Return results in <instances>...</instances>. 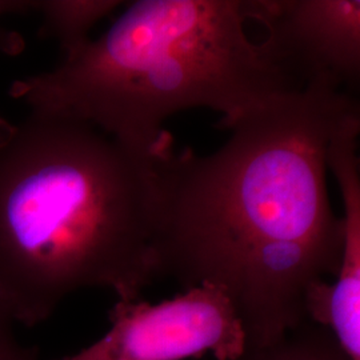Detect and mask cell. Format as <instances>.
Instances as JSON below:
<instances>
[{
  "mask_svg": "<svg viewBox=\"0 0 360 360\" xmlns=\"http://www.w3.org/2000/svg\"><path fill=\"white\" fill-rule=\"evenodd\" d=\"M245 11L266 30L262 51L300 89L358 87L359 0H245Z\"/></svg>",
  "mask_w": 360,
  "mask_h": 360,
  "instance_id": "5",
  "label": "cell"
},
{
  "mask_svg": "<svg viewBox=\"0 0 360 360\" xmlns=\"http://www.w3.org/2000/svg\"><path fill=\"white\" fill-rule=\"evenodd\" d=\"M32 13V0H0V22L7 15H27ZM26 50V39L0 23V55L18 56Z\"/></svg>",
  "mask_w": 360,
  "mask_h": 360,
  "instance_id": "9",
  "label": "cell"
},
{
  "mask_svg": "<svg viewBox=\"0 0 360 360\" xmlns=\"http://www.w3.org/2000/svg\"><path fill=\"white\" fill-rule=\"evenodd\" d=\"M245 22V0H139L102 37L8 94L31 112L87 123L159 160L172 151L163 124L176 112L207 107L226 129L303 90L251 41Z\"/></svg>",
  "mask_w": 360,
  "mask_h": 360,
  "instance_id": "3",
  "label": "cell"
},
{
  "mask_svg": "<svg viewBox=\"0 0 360 360\" xmlns=\"http://www.w3.org/2000/svg\"><path fill=\"white\" fill-rule=\"evenodd\" d=\"M355 110L346 91L307 86L232 122L217 153L171 151L156 163L162 278L220 287L247 349L309 322L307 297L338 274L343 220L330 203L327 150Z\"/></svg>",
  "mask_w": 360,
  "mask_h": 360,
  "instance_id": "1",
  "label": "cell"
},
{
  "mask_svg": "<svg viewBox=\"0 0 360 360\" xmlns=\"http://www.w3.org/2000/svg\"><path fill=\"white\" fill-rule=\"evenodd\" d=\"M15 324L0 304V360H39L38 352L19 340Z\"/></svg>",
  "mask_w": 360,
  "mask_h": 360,
  "instance_id": "10",
  "label": "cell"
},
{
  "mask_svg": "<svg viewBox=\"0 0 360 360\" xmlns=\"http://www.w3.org/2000/svg\"><path fill=\"white\" fill-rule=\"evenodd\" d=\"M158 160L87 123L31 112L0 141V304L35 327L67 296L138 300L162 279Z\"/></svg>",
  "mask_w": 360,
  "mask_h": 360,
  "instance_id": "2",
  "label": "cell"
},
{
  "mask_svg": "<svg viewBox=\"0 0 360 360\" xmlns=\"http://www.w3.org/2000/svg\"><path fill=\"white\" fill-rule=\"evenodd\" d=\"M108 318L111 327L101 339L56 360H187L206 354L235 360L247 349L231 299L214 284L187 288L156 304L117 299Z\"/></svg>",
  "mask_w": 360,
  "mask_h": 360,
  "instance_id": "4",
  "label": "cell"
},
{
  "mask_svg": "<svg viewBox=\"0 0 360 360\" xmlns=\"http://www.w3.org/2000/svg\"><path fill=\"white\" fill-rule=\"evenodd\" d=\"M13 124L15 123L8 122L6 117L0 115V141H3L13 131Z\"/></svg>",
  "mask_w": 360,
  "mask_h": 360,
  "instance_id": "11",
  "label": "cell"
},
{
  "mask_svg": "<svg viewBox=\"0 0 360 360\" xmlns=\"http://www.w3.org/2000/svg\"><path fill=\"white\" fill-rule=\"evenodd\" d=\"M359 110L345 116L334 129L327 150V167L342 193L345 217L340 264L330 284L326 328L351 360H360V167Z\"/></svg>",
  "mask_w": 360,
  "mask_h": 360,
  "instance_id": "6",
  "label": "cell"
},
{
  "mask_svg": "<svg viewBox=\"0 0 360 360\" xmlns=\"http://www.w3.org/2000/svg\"><path fill=\"white\" fill-rule=\"evenodd\" d=\"M120 4L119 0H32V13L41 18L40 35L55 39L67 56L90 41L91 30Z\"/></svg>",
  "mask_w": 360,
  "mask_h": 360,
  "instance_id": "7",
  "label": "cell"
},
{
  "mask_svg": "<svg viewBox=\"0 0 360 360\" xmlns=\"http://www.w3.org/2000/svg\"><path fill=\"white\" fill-rule=\"evenodd\" d=\"M235 360H351L333 333L319 324L307 322L267 347L245 349Z\"/></svg>",
  "mask_w": 360,
  "mask_h": 360,
  "instance_id": "8",
  "label": "cell"
}]
</instances>
